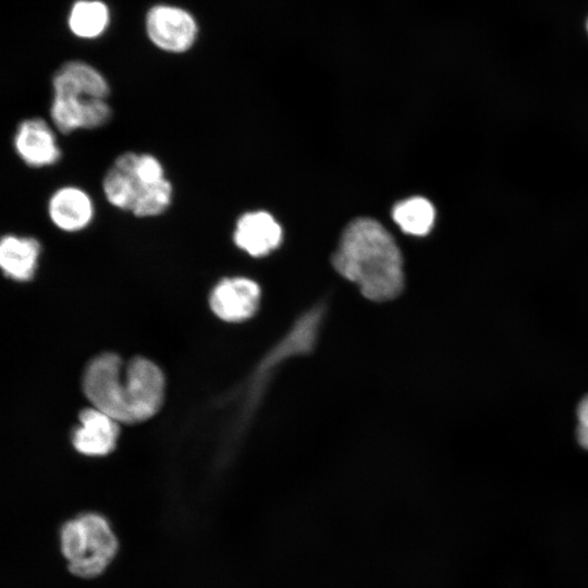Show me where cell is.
Listing matches in <instances>:
<instances>
[{
	"label": "cell",
	"mask_w": 588,
	"mask_h": 588,
	"mask_svg": "<svg viewBox=\"0 0 588 588\" xmlns=\"http://www.w3.org/2000/svg\"><path fill=\"white\" fill-rule=\"evenodd\" d=\"M332 266L370 301H391L404 287L400 248L392 235L370 218H358L346 226Z\"/></svg>",
	"instance_id": "1"
},
{
	"label": "cell",
	"mask_w": 588,
	"mask_h": 588,
	"mask_svg": "<svg viewBox=\"0 0 588 588\" xmlns=\"http://www.w3.org/2000/svg\"><path fill=\"white\" fill-rule=\"evenodd\" d=\"M106 200L138 218L162 215L171 205L173 186L161 161L151 154L119 155L102 179Z\"/></svg>",
	"instance_id": "2"
},
{
	"label": "cell",
	"mask_w": 588,
	"mask_h": 588,
	"mask_svg": "<svg viewBox=\"0 0 588 588\" xmlns=\"http://www.w3.org/2000/svg\"><path fill=\"white\" fill-rule=\"evenodd\" d=\"M49 114L62 134L106 125L112 115L107 102L110 88L105 76L82 61L64 63L52 77Z\"/></svg>",
	"instance_id": "3"
},
{
	"label": "cell",
	"mask_w": 588,
	"mask_h": 588,
	"mask_svg": "<svg viewBox=\"0 0 588 588\" xmlns=\"http://www.w3.org/2000/svg\"><path fill=\"white\" fill-rule=\"evenodd\" d=\"M60 548L71 573L89 579L108 569L118 554L119 541L107 517L86 512L63 524Z\"/></svg>",
	"instance_id": "4"
},
{
	"label": "cell",
	"mask_w": 588,
	"mask_h": 588,
	"mask_svg": "<svg viewBox=\"0 0 588 588\" xmlns=\"http://www.w3.org/2000/svg\"><path fill=\"white\" fill-rule=\"evenodd\" d=\"M83 389L95 408L118 422L127 424L124 402V366L118 355L103 353L95 357L84 372Z\"/></svg>",
	"instance_id": "5"
},
{
	"label": "cell",
	"mask_w": 588,
	"mask_h": 588,
	"mask_svg": "<svg viewBox=\"0 0 588 588\" xmlns=\"http://www.w3.org/2000/svg\"><path fill=\"white\" fill-rule=\"evenodd\" d=\"M161 369L145 357H135L124 367V401L127 424L147 420L161 407L164 397Z\"/></svg>",
	"instance_id": "6"
},
{
	"label": "cell",
	"mask_w": 588,
	"mask_h": 588,
	"mask_svg": "<svg viewBox=\"0 0 588 588\" xmlns=\"http://www.w3.org/2000/svg\"><path fill=\"white\" fill-rule=\"evenodd\" d=\"M147 34L160 49L180 53L188 50L196 38L197 26L193 16L176 7L152 8L146 20Z\"/></svg>",
	"instance_id": "7"
},
{
	"label": "cell",
	"mask_w": 588,
	"mask_h": 588,
	"mask_svg": "<svg viewBox=\"0 0 588 588\" xmlns=\"http://www.w3.org/2000/svg\"><path fill=\"white\" fill-rule=\"evenodd\" d=\"M260 295L261 291L256 281L246 277H228L213 286L209 304L220 319L241 322L257 311Z\"/></svg>",
	"instance_id": "8"
},
{
	"label": "cell",
	"mask_w": 588,
	"mask_h": 588,
	"mask_svg": "<svg viewBox=\"0 0 588 588\" xmlns=\"http://www.w3.org/2000/svg\"><path fill=\"white\" fill-rule=\"evenodd\" d=\"M13 147L29 168L53 166L62 155L54 131L46 120L37 117L19 123L13 135Z\"/></svg>",
	"instance_id": "9"
},
{
	"label": "cell",
	"mask_w": 588,
	"mask_h": 588,
	"mask_svg": "<svg viewBox=\"0 0 588 588\" xmlns=\"http://www.w3.org/2000/svg\"><path fill=\"white\" fill-rule=\"evenodd\" d=\"M234 245L252 257H265L277 249L283 240V230L277 219L266 210H250L235 221L232 233Z\"/></svg>",
	"instance_id": "10"
},
{
	"label": "cell",
	"mask_w": 588,
	"mask_h": 588,
	"mask_svg": "<svg viewBox=\"0 0 588 588\" xmlns=\"http://www.w3.org/2000/svg\"><path fill=\"white\" fill-rule=\"evenodd\" d=\"M48 216L57 229L74 233L83 231L93 222L95 205L83 188L62 186L49 197Z\"/></svg>",
	"instance_id": "11"
},
{
	"label": "cell",
	"mask_w": 588,
	"mask_h": 588,
	"mask_svg": "<svg viewBox=\"0 0 588 588\" xmlns=\"http://www.w3.org/2000/svg\"><path fill=\"white\" fill-rule=\"evenodd\" d=\"M119 437V422L93 407L79 414V426L73 433V445L82 454L103 456L114 450Z\"/></svg>",
	"instance_id": "12"
},
{
	"label": "cell",
	"mask_w": 588,
	"mask_h": 588,
	"mask_svg": "<svg viewBox=\"0 0 588 588\" xmlns=\"http://www.w3.org/2000/svg\"><path fill=\"white\" fill-rule=\"evenodd\" d=\"M41 254L40 242L33 236L4 234L0 236V270L19 282L34 278Z\"/></svg>",
	"instance_id": "13"
},
{
	"label": "cell",
	"mask_w": 588,
	"mask_h": 588,
	"mask_svg": "<svg viewBox=\"0 0 588 588\" xmlns=\"http://www.w3.org/2000/svg\"><path fill=\"white\" fill-rule=\"evenodd\" d=\"M434 208L422 197H412L397 203L392 217L403 232L412 235H426L434 222Z\"/></svg>",
	"instance_id": "14"
},
{
	"label": "cell",
	"mask_w": 588,
	"mask_h": 588,
	"mask_svg": "<svg viewBox=\"0 0 588 588\" xmlns=\"http://www.w3.org/2000/svg\"><path fill=\"white\" fill-rule=\"evenodd\" d=\"M109 22V11L100 1L82 0L76 2L70 13L71 30L82 38L99 36Z\"/></svg>",
	"instance_id": "15"
},
{
	"label": "cell",
	"mask_w": 588,
	"mask_h": 588,
	"mask_svg": "<svg viewBox=\"0 0 588 588\" xmlns=\"http://www.w3.org/2000/svg\"><path fill=\"white\" fill-rule=\"evenodd\" d=\"M577 437L580 445L588 450V395L585 396L578 406Z\"/></svg>",
	"instance_id": "16"
},
{
	"label": "cell",
	"mask_w": 588,
	"mask_h": 588,
	"mask_svg": "<svg viewBox=\"0 0 588 588\" xmlns=\"http://www.w3.org/2000/svg\"><path fill=\"white\" fill-rule=\"evenodd\" d=\"M586 32L588 34V17H587V21H586Z\"/></svg>",
	"instance_id": "17"
}]
</instances>
